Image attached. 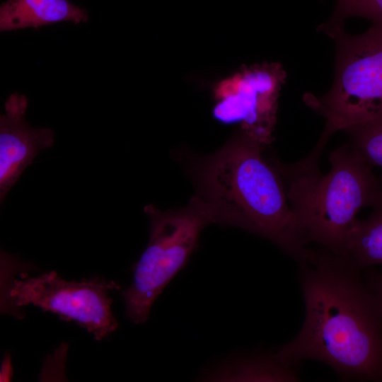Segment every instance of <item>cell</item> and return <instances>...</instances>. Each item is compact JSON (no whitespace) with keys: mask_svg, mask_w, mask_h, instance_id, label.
<instances>
[{"mask_svg":"<svg viewBox=\"0 0 382 382\" xmlns=\"http://www.w3.org/2000/svg\"><path fill=\"white\" fill-rule=\"evenodd\" d=\"M299 265L305 318L278 356L299 365L319 361L343 381L382 382V315L359 267L321 247Z\"/></svg>","mask_w":382,"mask_h":382,"instance_id":"obj_1","label":"cell"},{"mask_svg":"<svg viewBox=\"0 0 382 382\" xmlns=\"http://www.w3.org/2000/svg\"><path fill=\"white\" fill-rule=\"evenodd\" d=\"M264 146L243 132L202 158L194 169L197 194L211 206L216 223L267 238L300 264L311 253L309 241L279 171L262 157Z\"/></svg>","mask_w":382,"mask_h":382,"instance_id":"obj_2","label":"cell"},{"mask_svg":"<svg viewBox=\"0 0 382 382\" xmlns=\"http://www.w3.org/2000/svg\"><path fill=\"white\" fill-rule=\"evenodd\" d=\"M326 143L319 139L300 161L277 163L276 168L309 242L347 257L346 243L356 216L362 208L371 207L381 187L374 167L349 142L331 151L330 170L323 174L319 159Z\"/></svg>","mask_w":382,"mask_h":382,"instance_id":"obj_3","label":"cell"},{"mask_svg":"<svg viewBox=\"0 0 382 382\" xmlns=\"http://www.w3.org/2000/svg\"><path fill=\"white\" fill-rule=\"evenodd\" d=\"M336 45L335 77L322 96L306 93L305 103L325 120L320 139L338 131L382 121V28L353 35L344 28L325 33Z\"/></svg>","mask_w":382,"mask_h":382,"instance_id":"obj_4","label":"cell"},{"mask_svg":"<svg viewBox=\"0 0 382 382\" xmlns=\"http://www.w3.org/2000/svg\"><path fill=\"white\" fill-rule=\"evenodd\" d=\"M144 210L150 219L149 242L132 283L122 293L126 314L136 324L147 320L155 300L186 265L202 229L216 223L211 206L197 194L185 208L162 211L148 205Z\"/></svg>","mask_w":382,"mask_h":382,"instance_id":"obj_5","label":"cell"},{"mask_svg":"<svg viewBox=\"0 0 382 382\" xmlns=\"http://www.w3.org/2000/svg\"><path fill=\"white\" fill-rule=\"evenodd\" d=\"M117 287L115 282L98 277L69 282L55 271L37 277L21 273L19 279L11 280L5 296L13 307L33 305L57 313L64 319L76 321L96 340H100L118 326L111 310L112 300L108 296Z\"/></svg>","mask_w":382,"mask_h":382,"instance_id":"obj_6","label":"cell"},{"mask_svg":"<svg viewBox=\"0 0 382 382\" xmlns=\"http://www.w3.org/2000/svg\"><path fill=\"white\" fill-rule=\"evenodd\" d=\"M286 78L278 64L251 66L236 76L231 91L214 109L220 121H242L244 132L266 145L271 141L279 91Z\"/></svg>","mask_w":382,"mask_h":382,"instance_id":"obj_7","label":"cell"},{"mask_svg":"<svg viewBox=\"0 0 382 382\" xmlns=\"http://www.w3.org/2000/svg\"><path fill=\"white\" fill-rule=\"evenodd\" d=\"M28 99L14 93L0 115V202L2 203L23 170L38 153L51 147L54 134L50 128L36 129L25 120Z\"/></svg>","mask_w":382,"mask_h":382,"instance_id":"obj_8","label":"cell"},{"mask_svg":"<svg viewBox=\"0 0 382 382\" xmlns=\"http://www.w3.org/2000/svg\"><path fill=\"white\" fill-rule=\"evenodd\" d=\"M86 9L69 0H7L0 6V30L13 31L64 21L86 22Z\"/></svg>","mask_w":382,"mask_h":382,"instance_id":"obj_9","label":"cell"},{"mask_svg":"<svg viewBox=\"0 0 382 382\" xmlns=\"http://www.w3.org/2000/svg\"><path fill=\"white\" fill-rule=\"evenodd\" d=\"M299 366L280 358L276 352H267L224 365L204 378L208 381L295 382L300 381Z\"/></svg>","mask_w":382,"mask_h":382,"instance_id":"obj_10","label":"cell"},{"mask_svg":"<svg viewBox=\"0 0 382 382\" xmlns=\"http://www.w3.org/2000/svg\"><path fill=\"white\" fill-rule=\"evenodd\" d=\"M364 221L357 219L346 243V255L359 268L382 265V190Z\"/></svg>","mask_w":382,"mask_h":382,"instance_id":"obj_11","label":"cell"},{"mask_svg":"<svg viewBox=\"0 0 382 382\" xmlns=\"http://www.w3.org/2000/svg\"><path fill=\"white\" fill-rule=\"evenodd\" d=\"M350 17L369 20L372 26L382 28V0H337L332 17L320 25L317 30H328L344 28L345 21Z\"/></svg>","mask_w":382,"mask_h":382,"instance_id":"obj_12","label":"cell"},{"mask_svg":"<svg viewBox=\"0 0 382 382\" xmlns=\"http://www.w3.org/2000/svg\"><path fill=\"white\" fill-rule=\"evenodd\" d=\"M349 143L373 167L382 170V121L345 131Z\"/></svg>","mask_w":382,"mask_h":382,"instance_id":"obj_13","label":"cell"},{"mask_svg":"<svg viewBox=\"0 0 382 382\" xmlns=\"http://www.w3.org/2000/svg\"><path fill=\"white\" fill-rule=\"evenodd\" d=\"M13 374L11 356L6 354L1 363L0 371V381H10Z\"/></svg>","mask_w":382,"mask_h":382,"instance_id":"obj_14","label":"cell"},{"mask_svg":"<svg viewBox=\"0 0 382 382\" xmlns=\"http://www.w3.org/2000/svg\"><path fill=\"white\" fill-rule=\"evenodd\" d=\"M371 291L374 294L382 315V274L374 278L371 283Z\"/></svg>","mask_w":382,"mask_h":382,"instance_id":"obj_15","label":"cell"}]
</instances>
